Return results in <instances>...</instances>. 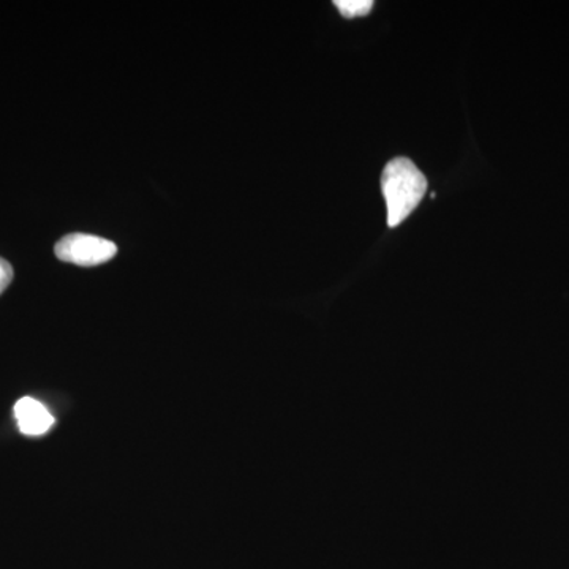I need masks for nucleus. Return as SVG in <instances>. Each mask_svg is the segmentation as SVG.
Segmentation results:
<instances>
[{
    "label": "nucleus",
    "mask_w": 569,
    "mask_h": 569,
    "mask_svg": "<svg viewBox=\"0 0 569 569\" xmlns=\"http://www.w3.org/2000/svg\"><path fill=\"white\" fill-rule=\"evenodd\" d=\"M381 190L388 209V227L406 222L427 192L426 176L406 157H397L385 167Z\"/></svg>",
    "instance_id": "nucleus-1"
},
{
    "label": "nucleus",
    "mask_w": 569,
    "mask_h": 569,
    "mask_svg": "<svg viewBox=\"0 0 569 569\" xmlns=\"http://www.w3.org/2000/svg\"><path fill=\"white\" fill-rule=\"evenodd\" d=\"M56 257L66 263L92 268L112 260L118 247L99 236L73 233L67 234L54 247Z\"/></svg>",
    "instance_id": "nucleus-2"
},
{
    "label": "nucleus",
    "mask_w": 569,
    "mask_h": 569,
    "mask_svg": "<svg viewBox=\"0 0 569 569\" xmlns=\"http://www.w3.org/2000/svg\"><path fill=\"white\" fill-rule=\"evenodd\" d=\"M14 418L21 433L29 437L44 436L54 425V418L48 408L32 397H22L14 406Z\"/></svg>",
    "instance_id": "nucleus-3"
},
{
    "label": "nucleus",
    "mask_w": 569,
    "mask_h": 569,
    "mask_svg": "<svg viewBox=\"0 0 569 569\" xmlns=\"http://www.w3.org/2000/svg\"><path fill=\"white\" fill-rule=\"evenodd\" d=\"M335 6L347 20L366 17L372 10V0H336Z\"/></svg>",
    "instance_id": "nucleus-4"
},
{
    "label": "nucleus",
    "mask_w": 569,
    "mask_h": 569,
    "mask_svg": "<svg viewBox=\"0 0 569 569\" xmlns=\"http://www.w3.org/2000/svg\"><path fill=\"white\" fill-rule=\"evenodd\" d=\"M11 280H13V268L9 261L0 258V295L9 288Z\"/></svg>",
    "instance_id": "nucleus-5"
}]
</instances>
